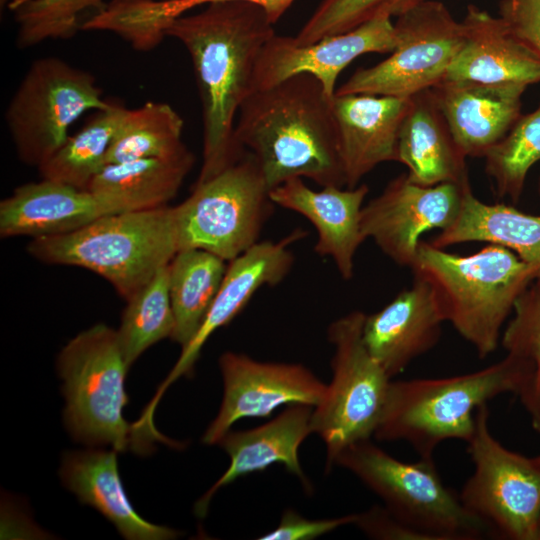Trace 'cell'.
I'll return each mask as SVG.
<instances>
[{
	"label": "cell",
	"instance_id": "cell-1",
	"mask_svg": "<svg viewBox=\"0 0 540 540\" xmlns=\"http://www.w3.org/2000/svg\"><path fill=\"white\" fill-rule=\"evenodd\" d=\"M193 15L179 16L166 35L188 51L202 107V183L238 160L245 150L235 139L239 109L251 94L261 50L275 34L273 23L258 5L242 0L206 4Z\"/></svg>",
	"mask_w": 540,
	"mask_h": 540
},
{
	"label": "cell",
	"instance_id": "cell-2",
	"mask_svg": "<svg viewBox=\"0 0 540 540\" xmlns=\"http://www.w3.org/2000/svg\"><path fill=\"white\" fill-rule=\"evenodd\" d=\"M332 99L315 77L298 74L242 103L235 139L255 157L269 190L297 177L345 186Z\"/></svg>",
	"mask_w": 540,
	"mask_h": 540
},
{
	"label": "cell",
	"instance_id": "cell-3",
	"mask_svg": "<svg viewBox=\"0 0 540 540\" xmlns=\"http://www.w3.org/2000/svg\"><path fill=\"white\" fill-rule=\"evenodd\" d=\"M411 270L433 289L444 321L485 358L498 348L503 325L540 264L495 244L458 255L421 241Z\"/></svg>",
	"mask_w": 540,
	"mask_h": 540
},
{
	"label": "cell",
	"instance_id": "cell-4",
	"mask_svg": "<svg viewBox=\"0 0 540 540\" xmlns=\"http://www.w3.org/2000/svg\"><path fill=\"white\" fill-rule=\"evenodd\" d=\"M27 251L43 263L90 270L128 300L178 252L172 206L107 214L68 234L34 238Z\"/></svg>",
	"mask_w": 540,
	"mask_h": 540
},
{
	"label": "cell",
	"instance_id": "cell-5",
	"mask_svg": "<svg viewBox=\"0 0 540 540\" xmlns=\"http://www.w3.org/2000/svg\"><path fill=\"white\" fill-rule=\"evenodd\" d=\"M519 382L518 365L508 355L467 374L391 381L374 436L405 441L420 457L433 458L446 440L467 443L475 431L477 408L501 394H516Z\"/></svg>",
	"mask_w": 540,
	"mask_h": 540
},
{
	"label": "cell",
	"instance_id": "cell-6",
	"mask_svg": "<svg viewBox=\"0 0 540 540\" xmlns=\"http://www.w3.org/2000/svg\"><path fill=\"white\" fill-rule=\"evenodd\" d=\"M129 368L117 330L102 323L82 331L62 348L57 369L66 400L64 422L76 441L139 454L153 448L156 440L123 416Z\"/></svg>",
	"mask_w": 540,
	"mask_h": 540
},
{
	"label": "cell",
	"instance_id": "cell-7",
	"mask_svg": "<svg viewBox=\"0 0 540 540\" xmlns=\"http://www.w3.org/2000/svg\"><path fill=\"white\" fill-rule=\"evenodd\" d=\"M378 495L396 517L428 540H479L486 526L470 513L459 493L447 487L433 458L398 460L370 439L346 447L335 459Z\"/></svg>",
	"mask_w": 540,
	"mask_h": 540
},
{
	"label": "cell",
	"instance_id": "cell-8",
	"mask_svg": "<svg viewBox=\"0 0 540 540\" xmlns=\"http://www.w3.org/2000/svg\"><path fill=\"white\" fill-rule=\"evenodd\" d=\"M248 151L173 206L178 251L201 249L229 262L259 241L275 205Z\"/></svg>",
	"mask_w": 540,
	"mask_h": 540
},
{
	"label": "cell",
	"instance_id": "cell-9",
	"mask_svg": "<svg viewBox=\"0 0 540 540\" xmlns=\"http://www.w3.org/2000/svg\"><path fill=\"white\" fill-rule=\"evenodd\" d=\"M365 316L352 311L328 328L334 346L332 380L312 413L313 433L326 445L327 471L346 447L375 434L388 395L391 378L363 341Z\"/></svg>",
	"mask_w": 540,
	"mask_h": 540
},
{
	"label": "cell",
	"instance_id": "cell-10",
	"mask_svg": "<svg viewBox=\"0 0 540 540\" xmlns=\"http://www.w3.org/2000/svg\"><path fill=\"white\" fill-rule=\"evenodd\" d=\"M487 403L477 408L467 442L474 471L459 497L489 536L540 540V455L528 457L503 446L491 433Z\"/></svg>",
	"mask_w": 540,
	"mask_h": 540
},
{
	"label": "cell",
	"instance_id": "cell-11",
	"mask_svg": "<svg viewBox=\"0 0 540 540\" xmlns=\"http://www.w3.org/2000/svg\"><path fill=\"white\" fill-rule=\"evenodd\" d=\"M110 103L89 72L57 57L36 59L5 113L19 159L39 168L64 144L76 120Z\"/></svg>",
	"mask_w": 540,
	"mask_h": 540
},
{
	"label": "cell",
	"instance_id": "cell-12",
	"mask_svg": "<svg viewBox=\"0 0 540 540\" xmlns=\"http://www.w3.org/2000/svg\"><path fill=\"white\" fill-rule=\"evenodd\" d=\"M397 46L385 60L357 69L335 94L410 98L441 82L460 49L464 31L444 3L428 0L394 23Z\"/></svg>",
	"mask_w": 540,
	"mask_h": 540
},
{
	"label": "cell",
	"instance_id": "cell-13",
	"mask_svg": "<svg viewBox=\"0 0 540 540\" xmlns=\"http://www.w3.org/2000/svg\"><path fill=\"white\" fill-rule=\"evenodd\" d=\"M470 183L423 186L407 173L392 179L361 211V230L397 265L411 268L421 236L451 226Z\"/></svg>",
	"mask_w": 540,
	"mask_h": 540
},
{
	"label": "cell",
	"instance_id": "cell-14",
	"mask_svg": "<svg viewBox=\"0 0 540 540\" xmlns=\"http://www.w3.org/2000/svg\"><path fill=\"white\" fill-rule=\"evenodd\" d=\"M224 394L219 412L202 442L218 444L242 418L270 416L283 405L317 406L327 385L301 364L257 361L245 354L225 352L219 358Z\"/></svg>",
	"mask_w": 540,
	"mask_h": 540
},
{
	"label": "cell",
	"instance_id": "cell-15",
	"mask_svg": "<svg viewBox=\"0 0 540 540\" xmlns=\"http://www.w3.org/2000/svg\"><path fill=\"white\" fill-rule=\"evenodd\" d=\"M396 46L394 23L388 16L308 44L275 33L260 52L251 93L294 75L309 74L321 83L328 96L334 97L338 76L351 62L368 53H391Z\"/></svg>",
	"mask_w": 540,
	"mask_h": 540
},
{
	"label": "cell",
	"instance_id": "cell-16",
	"mask_svg": "<svg viewBox=\"0 0 540 540\" xmlns=\"http://www.w3.org/2000/svg\"><path fill=\"white\" fill-rule=\"evenodd\" d=\"M306 234L304 230L296 229L277 242L258 241L228 262L219 291L203 324L192 341L182 348L177 362L143 411L147 417L153 418L156 405L170 384L182 376L193 375L194 366L209 337L229 324L258 289L275 286L285 279L294 264V255L289 246Z\"/></svg>",
	"mask_w": 540,
	"mask_h": 540
},
{
	"label": "cell",
	"instance_id": "cell-17",
	"mask_svg": "<svg viewBox=\"0 0 540 540\" xmlns=\"http://www.w3.org/2000/svg\"><path fill=\"white\" fill-rule=\"evenodd\" d=\"M410 98L372 94H335L332 109L345 187L384 162H397L399 133Z\"/></svg>",
	"mask_w": 540,
	"mask_h": 540
},
{
	"label": "cell",
	"instance_id": "cell-18",
	"mask_svg": "<svg viewBox=\"0 0 540 540\" xmlns=\"http://www.w3.org/2000/svg\"><path fill=\"white\" fill-rule=\"evenodd\" d=\"M444 318L431 286L414 277L381 310L365 316L363 341L370 355L392 378L440 340Z\"/></svg>",
	"mask_w": 540,
	"mask_h": 540
},
{
	"label": "cell",
	"instance_id": "cell-19",
	"mask_svg": "<svg viewBox=\"0 0 540 540\" xmlns=\"http://www.w3.org/2000/svg\"><path fill=\"white\" fill-rule=\"evenodd\" d=\"M369 192L366 184L355 188L327 186L313 190L303 178H292L269 192L275 205L307 218L317 231L315 252L329 257L340 276L350 280L354 257L366 240L361 230V211Z\"/></svg>",
	"mask_w": 540,
	"mask_h": 540
},
{
	"label": "cell",
	"instance_id": "cell-20",
	"mask_svg": "<svg viewBox=\"0 0 540 540\" xmlns=\"http://www.w3.org/2000/svg\"><path fill=\"white\" fill-rule=\"evenodd\" d=\"M461 22L463 43L443 80L526 86L540 82V58L502 18L469 4Z\"/></svg>",
	"mask_w": 540,
	"mask_h": 540
},
{
	"label": "cell",
	"instance_id": "cell-21",
	"mask_svg": "<svg viewBox=\"0 0 540 540\" xmlns=\"http://www.w3.org/2000/svg\"><path fill=\"white\" fill-rule=\"evenodd\" d=\"M312 413V406L292 404L264 425L245 431H228L218 444L230 457L229 467L196 502L195 514L204 518L212 497L223 486L277 463L298 477L304 489L310 492L312 485L301 467L298 449L313 433Z\"/></svg>",
	"mask_w": 540,
	"mask_h": 540
},
{
	"label": "cell",
	"instance_id": "cell-22",
	"mask_svg": "<svg viewBox=\"0 0 540 540\" xmlns=\"http://www.w3.org/2000/svg\"><path fill=\"white\" fill-rule=\"evenodd\" d=\"M524 84L442 80L431 88L450 130L467 157H481L522 115Z\"/></svg>",
	"mask_w": 540,
	"mask_h": 540
},
{
	"label": "cell",
	"instance_id": "cell-23",
	"mask_svg": "<svg viewBox=\"0 0 540 540\" xmlns=\"http://www.w3.org/2000/svg\"><path fill=\"white\" fill-rule=\"evenodd\" d=\"M111 213L89 190L42 178L17 187L1 201L0 236L64 235Z\"/></svg>",
	"mask_w": 540,
	"mask_h": 540
},
{
	"label": "cell",
	"instance_id": "cell-24",
	"mask_svg": "<svg viewBox=\"0 0 540 540\" xmlns=\"http://www.w3.org/2000/svg\"><path fill=\"white\" fill-rule=\"evenodd\" d=\"M467 156L457 144L431 89L410 97L398 140L397 162L423 186L469 182Z\"/></svg>",
	"mask_w": 540,
	"mask_h": 540
},
{
	"label": "cell",
	"instance_id": "cell-25",
	"mask_svg": "<svg viewBox=\"0 0 540 540\" xmlns=\"http://www.w3.org/2000/svg\"><path fill=\"white\" fill-rule=\"evenodd\" d=\"M117 452L88 448L66 452L60 477L80 502L90 505L114 524L128 540H169L180 532L142 518L129 501L118 470Z\"/></svg>",
	"mask_w": 540,
	"mask_h": 540
},
{
	"label": "cell",
	"instance_id": "cell-26",
	"mask_svg": "<svg viewBox=\"0 0 540 540\" xmlns=\"http://www.w3.org/2000/svg\"><path fill=\"white\" fill-rule=\"evenodd\" d=\"M194 161L187 149L168 157L107 164L87 190L113 213L163 207L177 195Z\"/></svg>",
	"mask_w": 540,
	"mask_h": 540
},
{
	"label": "cell",
	"instance_id": "cell-27",
	"mask_svg": "<svg viewBox=\"0 0 540 540\" xmlns=\"http://www.w3.org/2000/svg\"><path fill=\"white\" fill-rule=\"evenodd\" d=\"M466 242L499 245L525 262L540 264V215L525 213L503 203H485L469 186L455 222L440 231L430 243L446 248Z\"/></svg>",
	"mask_w": 540,
	"mask_h": 540
},
{
	"label": "cell",
	"instance_id": "cell-28",
	"mask_svg": "<svg viewBox=\"0 0 540 540\" xmlns=\"http://www.w3.org/2000/svg\"><path fill=\"white\" fill-rule=\"evenodd\" d=\"M226 262L205 250L183 249L169 263V295L175 319L171 339L182 348L203 324L224 278Z\"/></svg>",
	"mask_w": 540,
	"mask_h": 540
},
{
	"label": "cell",
	"instance_id": "cell-29",
	"mask_svg": "<svg viewBox=\"0 0 540 540\" xmlns=\"http://www.w3.org/2000/svg\"><path fill=\"white\" fill-rule=\"evenodd\" d=\"M183 129L182 117L167 103L149 101L138 108H126L106 165L179 154L188 149Z\"/></svg>",
	"mask_w": 540,
	"mask_h": 540
},
{
	"label": "cell",
	"instance_id": "cell-30",
	"mask_svg": "<svg viewBox=\"0 0 540 540\" xmlns=\"http://www.w3.org/2000/svg\"><path fill=\"white\" fill-rule=\"evenodd\" d=\"M126 107L116 102L95 115L38 169L42 178L87 189L106 165V155Z\"/></svg>",
	"mask_w": 540,
	"mask_h": 540
},
{
	"label": "cell",
	"instance_id": "cell-31",
	"mask_svg": "<svg viewBox=\"0 0 540 540\" xmlns=\"http://www.w3.org/2000/svg\"><path fill=\"white\" fill-rule=\"evenodd\" d=\"M512 313L500 343L519 367L516 395L540 433V275L519 295Z\"/></svg>",
	"mask_w": 540,
	"mask_h": 540
},
{
	"label": "cell",
	"instance_id": "cell-32",
	"mask_svg": "<svg viewBox=\"0 0 540 540\" xmlns=\"http://www.w3.org/2000/svg\"><path fill=\"white\" fill-rule=\"evenodd\" d=\"M126 302L117 333L130 367L146 349L173 335L175 319L169 295V264Z\"/></svg>",
	"mask_w": 540,
	"mask_h": 540
},
{
	"label": "cell",
	"instance_id": "cell-33",
	"mask_svg": "<svg viewBox=\"0 0 540 540\" xmlns=\"http://www.w3.org/2000/svg\"><path fill=\"white\" fill-rule=\"evenodd\" d=\"M483 158L497 196L517 203L530 169L540 161V104L521 115Z\"/></svg>",
	"mask_w": 540,
	"mask_h": 540
},
{
	"label": "cell",
	"instance_id": "cell-34",
	"mask_svg": "<svg viewBox=\"0 0 540 540\" xmlns=\"http://www.w3.org/2000/svg\"><path fill=\"white\" fill-rule=\"evenodd\" d=\"M184 2L163 0H111L83 30L116 33L139 51H149L166 37L170 23L188 9Z\"/></svg>",
	"mask_w": 540,
	"mask_h": 540
},
{
	"label": "cell",
	"instance_id": "cell-35",
	"mask_svg": "<svg viewBox=\"0 0 540 540\" xmlns=\"http://www.w3.org/2000/svg\"><path fill=\"white\" fill-rule=\"evenodd\" d=\"M105 5L104 0H15L8 7L18 25V47L29 48L74 36Z\"/></svg>",
	"mask_w": 540,
	"mask_h": 540
},
{
	"label": "cell",
	"instance_id": "cell-36",
	"mask_svg": "<svg viewBox=\"0 0 540 540\" xmlns=\"http://www.w3.org/2000/svg\"><path fill=\"white\" fill-rule=\"evenodd\" d=\"M428 0H322L294 36L301 44L350 31L376 17H399Z\"/></svg>",
	"mask_w": 540,
	"mask_h": 540
},
{
	"label": "cell",
	"instance_id": "cell-37",
	"mask_svg": "<svg viewBox=\"0 0 540 540\" xmlns=\"http://www.w3.org/2000/svg\"><path fill=\"white\" fill-rule=\"evenodd\" d=\"M357 514L332 519H307L293 509L284 511L280 523L260 540H311L340 526L354 524Z\"/></svg>",
	"mask_w": 540,
	"mask_h": 540
},
{
	"label": "cell",
	"instance_id": "cell-38",
	"mask_svg": "<svg viewBox=\"0 0 540 540\" xmlns=\"http://www.w3.org/2000/svg\"><path fill=\"white\" fill-rule=\"evenodd\" d=\"M499 17L540 58V0H501Z\"/></svg>",
	"mask_w": 540,
	"mask_h": 540
},
{
	"label": "cell",
	"instance_id": "cell-39",
	"mask_svg": "<svg viewBox=\"0 0 540 540\" xmlns=\"http://www.w3.org/2000/svg\"><path fill=\"white\" fill-rule=\"evenodd\" d=\"M367 536L384 540H428L419 530L396 517L385 506H373L354 522Z\"/></svg>",
	"mask_w": 540,
	"mask_h": 540
},
{
	"label": "cell",
	"instance_id": "cell-40",
	"mask_svg": "<svg viewBox=\"0 0 540 540\" xmlns=\"http://www.w3.org/2000/svg\"><path fill=\"white\" fill-rule=\"evenodd\" d=\"M221 0H203V4ZM260 6L267 14L269 20L275 24L288 10L295 0H242Z\"/></svg>",
	"mask_w": 540,
	"mask_h": 540
},
{
	"label": "cell",
	"instance_id": "cell-41",
	"mask_svg": "<svg viewBox=\"0 0 540 540\" xmlns=\"http://www.w3.org/2000/svg\"><path fill=\"white\" fill-rule=\"evenodd\" d=\"M163 1H170V2H175V1H186V2H189L192 7H195V6H198V5H202L203 4V0H163Z\"/></svg>",
	"mask_w": 540,
	"mask_h": 540
},
{
	"label": "cell",
	"instance_id": "cell-42",
	"mask_svg": "<svg viewBox=\"0 0 540 540\" xmlns=\"http://www.w3.org/2000/svg\"><path fill=\"white\" fill-rule=\"evenodd\" d=\"M13 1H15V0H0L1 10L3 9V7L9 6V4L12 3Z\"/></svg>",
	"mask_w": 540,
	"mask_h": 540
},
{
	"label": "cell",
	"instance_id": "cell-43",
	"mask_svg": "<svg viewBox=\"0 0 540 540\" xmlns=\"http://www.w3.org/2000/svg\"><path fill=\"white\" fill-rule=\"evenodd\" d=\"M537 192H538V196H539V199H540V177H539V180H538Z\"/></svg>",
	"mask_w": 540,
	"mask_h": 540
}]
</instances>
